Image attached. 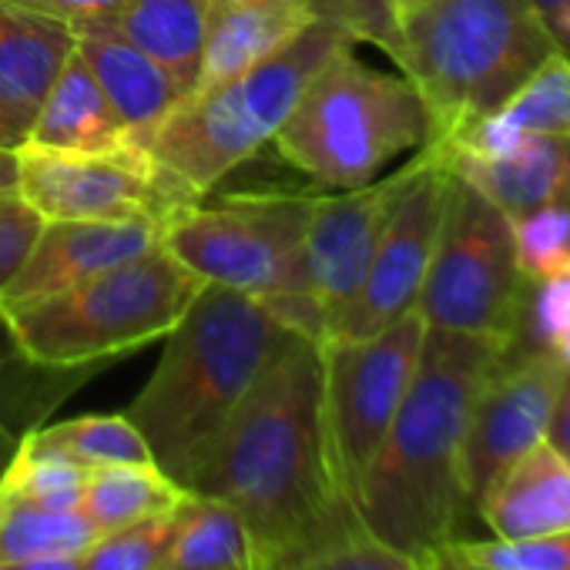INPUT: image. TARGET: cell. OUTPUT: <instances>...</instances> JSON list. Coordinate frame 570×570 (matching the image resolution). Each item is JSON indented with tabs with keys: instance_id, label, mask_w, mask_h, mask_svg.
<instances>
[{
	"instance_id": "f1b7e54d",
	"label": "cell",
	"mask_w": 570,
	"mask_h": 570,
	"mask_svg": "<svg viewBox=\"0 0 570 570\" xmlns=\"http://www.w3.org/2000/svg\"><path fill=\"white\" fill-rule=\"evenodd\" d=\"M88 473L91 470L78 466L75 460L35 450L21 440L4 473V483H0V500L28 503L41 510H78Z\"/></svg>"
},
{
	"instance_id": "7402d4cb",
	"label": "cell",
	"mask_w": 570,
	"mask_h": 570,
	"mask_svg": "<svg viewBox=\"0 0 570 570\" xmlns=\"http://www.w3.org/2000/svg\"><path fill=\"white\" fill-rule=\"evenodd\" d=\"M205 18L208 0H128L115 31L145 51L185 98L198 81Z\"/></svg>"
},
{
	"instance_id": "3957f363",
	"label": "cell",
	"mask_w": 570,
	"mask_h": 570,
	"mask_svg": "<svg viewBox=\"0 0 570 570\" xmlns=\"http://www.w3.org/2000/svg\"><path fill=\"white\" fill-rule=\"evenodd\" d=\"M289 336L296 333L268 306L212 282L165 336V353L125 416L181 490L191 493L225 423Z\"/></svg>"
},
{
	"instance_id": "836d02e7",
	"label": "cell",
	"mask_w": 570,
	"mask_h": 570,
	"mask_svg": "<svg viewBox=\"0 0 570 570\" xmlns=\"http://www.w3.org/2000/svg\"><path fill=\"white\" fill-rule=\"evenodd\" d=\"M570 330V272L533 282L527 289L520 340L523 346L550 350Z\"/></svg>"
},
{
	"instance_id": "8992f818",
	"label": "cell",
	"mask_w": 570,
	"mask_h": 570,
	"mask_svg": "<svg viewBox=\"0 0 570 570\" xmlns=\"http://www.w3.org/2000/svg\"><path fill=\"white\" fill-rule=\"evenodd\" d=\"M165 245L98 272L71 289L21 306H0L21 353L38 366H105L165 340L202 289Z\"/></svg>"
},
{
	"instance_id": "ee69618b",
	"label": "cell",
	"mask_w": 570,
	"mask_h": 570,
	"mask_svg": "<svg viewBox=\"0 0 570 570\" xmlns=\"http://www.w3.org/2000/svg\"><path fill=\"white\" fill-rule=\"evenodd\" d=\"M18 446H21V433H14L8 423H0V483H4V473H8Z\"/></svg>"
},
{
	"instance_id": "6da1fadb",
	"label": "cell",
	"mask_w": 570,
	"mask_h": 570,
	"mask_svg": "<svg viewBox=\"0 0 570 570\" xmlns=\"http://www.w3.org/2000/svg\"><path fill=\"white\" fill-rule=\"evenodd\" d=\"M191 493L225 500L255 563L282 567L360 527L340 493L320 423V343L289 336L225 423Z\"/></svg>"
},
{
	"instance_id": "c3c4849f",
	"label": "cell",
	"mask_w": 570,
	"mask_h": 570,
	"mask_svg": "<svg viewBox=\"0 0 570 570\" xmlns=\"http://www.w3.org/2000/svg\"><path fill=\"white\" fill-rule=\"evenodd\" d=\"M252 570H275V567H265V563H252Z\"/></svg>"
},
{
	"instance_id": "603a6c76",
	"label": "cell",
	"mask_w": 570,
	"mask_h": 570,
	"mask_svg": "<svg viewBox=\"0 0 570 570\" xmlns=\"http://www.w3.org/2000/svg\"><path fill=\"white\" fill-rule=\"evenodd\" d=\"M255 547L245 520L215 497L185 493L161 570H252Z\"/></svg>"
},
{
	"instance_id": "52a82bcc",
	"label": "cell",
	"mask_w": 570,
	"mask_h": 570,
	"mask_svg": "<svg viewBox=\"0 0 570 570\" xmlns=\"http://www.w3.org/2000/svg\"><path fill=\"white\" fill-rule=\"evenodd\" d=\"M343 45H356L353 35L320 18L268 61L181 98L155 131L148 155L195 198H208L225 175L275 141L309 78Z\"/></svg>"
},
{
	"instance_id": "30bf717a",
	"label": "cell",
	"mask_w": 570,
	"mask_h": 570,
	"mask_svg": "<svg viewBox=\"0 0 570 570\" xmlns=\"http://www.w3.org/2000/svg\"><path fill=\"white\" fill-rule=\"evenodd\" d=\"M426 323L413 309L366 340L320 343V423L330 473L353 507L413 383Z\"/></svg>"
},
{
	"instance_id": "b9f144b4",
	"label": "cell",
	"mask_w": 570,
	"mask_h": 570,
	"mask_svg": "<svg viewBox=\"0 0 570 570\" xmlns=\"http://www.w3.org/2000/svg\"><path fill=\"white\" fill-rule=\"evenodd\" d=\"M420 570H483V567H473V563H466L463 557H456V553H453V550L443 543L440 550H433L430 557H423Z\"/></svg>"
},
{
	"instance_id": "7bdbcfd3",
	"label": "cell",
	"mask_w": 570,
	"mask_h": 570,
	"mask_svg": "<svg viewBox=\"0 0 570 570\" xmlns=\"http://www.w3.org/2000/svg\"><path fill=\"white\" fill-rule=\"evenodd\" d=\"M18 151H0V198L4 195H18Z\"/></svg>"
},
{
	"instance_id": "5b68a950",
	"label": "cell",
	"mask_w": 570,
	"mask_h": 570,
	"mask_svg": "<svg viewBox=\"0 0 570 570\" xmlns=\"http://www.w3.org/2000/svg\"><path fill=\"white\" fill-rule=\"evenodd\" d=\"M343 45L303 88L275 135L278 155L333 191L376 181L430 141L426 108L403 75L380 71Z\"/></svg>"
},
{
	"instance_id": "ffe728a7",
	"label": "cell",
	"mask_w": 570,
	"mask_h": 570,
	"mask_svg": "<svg viewBox=\"0 0 570 570\" xmlns=\"http://www.w3.org/2000/svg\"><path fill=\"white\" fill-rule=\"evenodd\" d=\"M75 55V31L4 0L0 8V108L35 121L51 85Z\"/></svg>"
},
{
	"instance_id": "7c38bea8",
	"label": "cell",
	"mask_w": 570,
	"mask_h": 570,
	"mask_svg": "<svg viewBox=\"0 0 570 570\" xmlns=\"http://www.w3.org/2000/svg\"><path fill=\"white\" fill-rule=\"evenodd\" d=\"M18 195L45 222H165L198 202L151 155H75L18 148Z\"/></svg>"
},
{
	"instance_id": "d590c367",
	"label": "cell",
	"mask_w": 570,
	"mask_h": 570,
	"mask_svg": "<svg viewBox=\"0 0 570 570\" xmlns=\"http://www.w3.org/2000/svg\"><path fill=\"white\" fill-rule=\"evenodd\" d=\"M320 14L343 24L356 45H373L383 55H393L396 24L390 21L383 0H316Z\"/></svg>"
},
{
	"instance_id": "484cf974",
	"label": "cell",
	"mask_w": 570,
	"mask_h": 570,
	"mask_svg": "<svg viewBox=\"0 0 570 570\" xmlns=\"http://www.w3.org/2000/svg\"><path fill=\"white\" fill-rule=\"evenodd\" d=\"M28 446L75 460L85 470L121 466V463H155L145 436L125 413H88L61 423H41L21 436Z\"/></svg>"
},
{
	"instance_id": "44dd1931",
	"label": "cell",
	"mask_w": 570,
	"mask_h": 570,
	"mask_svg": "<svg viewBox=\"0 0 570 570\" xmlns=\"http://www.w3.org/2000/svg\"><path fill=\"white\" fill-rule=\"evenodd\" d=\"M28 145L51 148V151H75V155L141 151L115 118L111 105L105 101L98 81L91 78L88 65L78 58V51L68 58L65 71L58 75L48 98L41 101L28 131Z\"/></svg>"
},
{
	"instance_id": "7a4b0ae2",
	"label": "cell",
	"mask_w": 570,
	"mask_h": 570,
	"mask_svg": "<svg viewBox=\"0 0 570 570\" xmlns=\"http://www.w3.org/2000/svg\"><path fill=\"white\" fill-rule=\"evenodd\" d=\"M510 346L426 326L413 383L353 500L366 533L416 560L456 537L470 410Z\"/></svg>"
},
{
	"instance_id": "f546056e",
	"label": "cell",
	"mask_w": 570,
	"mask_h": 570,
	"mask_svg": "<svg viewBox=\"0 0 570 570\" xmlns=\"http://www.w3.org/2000/svg\"><path fill=\"white\" fill-rule=\"evenodd\" d=\"M178 527V507L101 533L81 557L85 570H161Z\"/></svg>"
},
{
	"instance_id": "f35d334b",
	"label": "cell",
	"mask_w": 570,
	"mask_h": 570,
	"mask_svg": "<svg viewBox=\"0 0 570 570\" xmlns=\"http://www.w3.org/2000/svg\"><path fill=\"white\" fill-rule=\"evenodd\" d=\"M0 570H85V557L81 553H45V557L0 560Z\"/></svg>"
},
{
	"instance_id": "ac0fdd59",
	"label": "cell",
	"mask_w": 570,
	"mask_h": 570,
	"mask_svg": "<svg viewBox=\"0 0 570 570\" xmlns=\"http://www.w3.org/2000/svg\"><path fill=\"white\" fill-rule=\"evenodd\" d=\"M476 517L500 540L570 530V463L547 440L537 443L487 487Z\"/></svg>"
},
{
	"instance_id": "4fadbf2b",
	"label": "cell",
	"mask_w": 570,
	"mask_h": 570,
	"mask_svg": "<svg viewBox=\"0 0 570 570\" xmlns=\"http://www.w3.org/2000/svg\"><path fill=\"white\" fill-rule=\"evenodd\" d=\"M446 188L450 165L443 151L436 145H423L416 151V171L376 242L363 285L326 340H366L416 309L446 205Z\"/></svg>"
},
{
	"instance_id": "277c9868",
	"label": "cell",
	"mask_w": 570,
	"mask_h": 570,
	"mask_svg": "<svg viewBox=\"0 0 570 570\" xmlns=\"http://www.w3.org/2000/svg\"><path fill=\"white\" fill-rule=\"evenodd\" d=\"M553 51L560 45L537 0H426L396 24L390 58L426 108V145H446Z\"/></svg>"
},
{
	"instance_id": "e0dca14e",
	"label": "cell",
	"mask_w": 570,
	"mask_h": 570,
	"mask_svg": "<svg viewBox=\"0 0 570 570\" xmlns=\"http://www.w3.org/2000/svg\"><path fill=\"white\" fill-rule=\"evenodd\" d=\"M75 51L88 65L91 78L98 81L105 101L111 105L115 118L121 121L135 148L148 151L155 131L181 101L175 81L115 28L75 35Z\"/></svg>"
},
{
	"instance_id": "74e56055",
	"label": "cell",
	"mask_w": 570,
	"mask_h": 570,
	"mask_svg": "<svg viewBox=\"0 0 570 570\" xmlns=\"http://www.w3.org/2000/svg\"><path fill=\"white\" fill-rule=\"evenodd\" d=\"M547 443L570 463V376H567V386L553 406V416H550V426H547Z\"/></svg>"
},
{
	"instance_id": "83f0119b",
	"label": "cell",
	"mask_w": 570,
	"mask_h": 570,
	"mask_svg": "<svg viewBox=\"0 0 570 570\" xmlns=\"http://www.w3.org/2000/svg\"><path fill=\"white\" fill-rule=\"evenodd\" d=\"M500 121L520 138L570 135V55L553 51L500 108Z\"/></svg>"
},
{
	"instance_id": "681fc988",
	"label": "cell",
	"mask_w": 570,
	"mask_h": 570,
	"mask_svg": "<svg viewBox=\"0 0 570 570\" xmlns=\"http://www.w3.org/2000/svg\"><path fill=\"white\" fill-rule=\"evenodd\" d=\"M0 8H4V0H0Z\"/></svg>"
},
{
	"instance_id": "2e32d148",
	"label": "cell",
	"mask_w": 570,
	"mask_h": 570,
	"mask_svg": "<svg viewBox=\"0 0 570 570\" xmlns=\"http://www.w3.org/2000/svg\"><path fill=\"white\" fill-rule=\"evenodd\" d=\"M320 18L316 0H208L202 68L188 95H202L268 61Z\"/></svg>"
},
{
	"instance_id": "ba28073f",
	"label": "cell",
	"mask_w": 570,
	"mask_h": 570,
	"mask_svg": "<svg viewBox=\"0 0 570 570\" xmlns=\"http://www.w3.org/2000/svg\"><path fill=\"white\" fill-rule=\"evenodd\" d=\"M530 282L517 262L513 218L450 171L446 205L416 313L430 330L517 343Z\"/></svg>"
},
{
	"instance_id": "f6af8a7d",
	"label": "cell",
	"mask_w": 570,
	"mask_h": 570,
	"mask_svg": "<svg viewBox=\"0 0 570 570\" xmlns=\"http://www.w3.org/2000/svg\"><path fill=\"white\" fill-rule=\"evenodd\" d=\"M426 0H383V8H386V14H390V21L393 24H400L406 14H413L416 8H423Z\"/></svg>"
},
{
	"instance_id": "60d3db41",
	"label": "cell",
	"mask_w": 570,
	"mask_h": 570,
	"mask_svg": "<svg viewBox=\"0 0 570 570\" xmlns=\"http://www.w3.org/2000/svg\"><path fill=\"white\" fill-rule=\"evenodd\" d=\"M547 24H550L553 38H557L560 51L570 55V0H557V4L550 8V14H547Z\"/></svg>"
},
{
	"instance_id": "d6a6232c",
	"label": "cell",
	"mask_w": 570,
	"mask_h": 570,
	"mask_svg": "<svg viewBox=\"0 0 570 570\" xmlns=\"http://www.w3.org/2000/svg\"><path fill=\"white\" fill-rule=\"evenodd\" d=\"M420 563L423 560L383 543L363 527H353L275 570H420Z\"/></svg>"
},
{
	"instance_id": "4dcf8cb0",
	"label": "cell",
	"mask_w": 570,
	"mask_h": 570,
	"mask_svg": "<svg viewBox=\"0 0 570 570\" xmlns=\"http://www.w3.org/2000/svg\"><path fill=\"white\" fill-rule=\"evenodd\" d=\"M513 242L520 272L530 285L570 272V205H540L517 215Z\"/></svg>"
},
{
	"instance_id": "e575fe53",
	"label": "cell",
	"mask_w": 570,
	"mask_h": 570,
	"mask_svg": "<svg viewBox=\"0 0 570 570\" xmlns=\"http://www.w3.org/2000/svg\"><path fill=\"white\" fill-rule=\"evenodd\" d=\"M41 228L45 218L21 195L0 198V296L24 268Z\"/></svg>"
},
{
	"instance_id": "bcb514c9",
	"label": "cell",
	"mask_w": 570,
	"mask_h": 570,
	"mask_svg": "<svg viewBox=\"0 0 570 570\" xmlns=\"http://www.w3.org/2000/svg\"><path fill=\"white\" fill-rule=\"evenodd\" d=\"M550 353H553V356H557V360L567 366V373H570V330H567V333H563V336H560V340L550 346Z\"/></svg>"
},
{
	"instance_id": "5bb4252c",
	"label": "cell",
	"mask_w": 570,
	"mask_h": 570,
	"mask_svg": "<svg viewBox=\"0 0 570 570\" xmlns=\"http://www.w3.org/2000/svg\"><path fill=\"white\" fill-rule=\"evenodd\" d=\"M567 366L537 346L513 343L483 380L463 440V500L476 510L487 487L527 450L547 440Z\"/></svg>"
},
{
	"instance_id": "d4e9b609",
	"label": "cell",
	"mask_w": 570,
	"mask_h": 570,
	"mask_svg": "<svg viewBox=\"0 0 570 570\" xmlns=\"http://www.w3.org/2000/svg\"><path fill=\"white\" fill-rule=\"evenodd\" d=\"M185 493L188 490H181L155 463H121V466H101L88 473L78 510L101 533H108V530L158 517L165 510H175L185 500Z\"/></svg>"
},
{
	"instance_id": "ab89813d",
	"label": "cell",
	"mask_w": 570,
	"mask_h": 570,
	"mask_svg": "<svg viewBox=\"0 0 570 570\" xmlns=\"http://www.w3.org/2000/svg\"><path fill=\"white\" fill-rule=\"evenodd\" d=\"M28 131H31L28 121H21L8 108H0V151H18V148H24L28 145Z\"/></svg>"
},
{
	"instance_id": "1f68e13d",
	"label": "cell",
	"mask_w": 570,
	"mask_h": 570,
	"mask_svg": "<svg viewBox=\"0 0 570 570\" xmlns=\"http://www.w3.org/2000/svg\"><path fill=\"white\" fill-rule=\"evenodd\" d=\"M456 557L483 570H570V530L523 540H460L446 543Z\"/></svg>"
},
{
	"instance_id": "8fae6325",
	"label": "cell",
	"mask_w": 570,
	"mask_h": 570,
	"mask_svg": "<svg viewBox=\"0 0 570 570\" xmlns=\"http://www.w3.org/2000/svg\"><path fill=\"white\" fill-rule=\"evenodd\" d=\"M413 171L416 151L393 175H380L376 181L350 191L316 195L293 275L282 296L268 303V309L293 333L313 343L330 336L333 323L363 285L376 242Z\"/></svg>"
},
{
	"instance_id": "d6986e66",
	"label": "cell",
	"mask_w": 570,
	"mask_h": 570,
	"mask_svg": "<svg viewBox=\"0 0 570 570\" xmlns=\"http://www.w3.org/2000/svg\"><path fill=\"white\" fill-rule=\"evenodd\" d=\"M443 158L453 175L493 198L510 218L540 205H570V135L527 138L507 158H466L450 151H443Z\"/></svg>"
},
{
	"instance_id": "9a60e30c",
	"label": "cell",
	"mask_w": 570,
	"mask_h": 570,
	"mask_svg": "<svg viewBox=\"0 0 570 570\" xmlns=\"http://www.w3.org/2000/svg\"><path fill=\"white\" fill-rule=\"evenodd\" d=\"M161 245L158 222H45L24 268L0 296V306H21L108 272Z\"/></svg>"
},
{
	"instance_id": "9c48e42d",
	"label": "cell",
	"mask_w": 570,
	"mask_h": 570,
	"mask_svg": "<svg viewBox=\"0 0 570 570\" xmlns=\"http://www.w3.org/2000/svg\"><path fill=\"white\" fill-rule=\"evenodd\" d=\"M316 195H225L175 212L161 245L202 282L245 293L262 306L275 303L293 275Z\"/></svg>"
},
{
	"instance_id": "cb8c5ba5",
	"label": "cell",
	"mask_w": 570,
	"mask_h": 570,
	"mask_svg": "<svg viewBox=\"0 0 570 570\" xmlns=\"http://www.w3.org/2000/svg\"><path fill=\"white\" fill-rule=\"evenodd\" d=\"M101 366H38L31 363L8 320L0 316V423H8L14 433H28L41 426L71 393H78Z\"/></svg>"
},
{
	"instance_id": "8d00e7d4",
	"label": "cell",
	"mask_w": 570,
	"mask_h": 570,
	"mask_svg": "<svg viewBox=\"0 0 570 570\" xmlns=\"http://www.w3.org/2000/svg\"><path fill=\"white\" fill-rule=\"evenodd\" d=\"M28 11H38L45 18H55L68 24L75 35L95 31V28H115L128 0H11Z\"/></svg>"
},
{
	"instance_id": "4316f807",
	"label": "cell",
	"mask_w": 570,
	"mask_h": 570,
	"mask_svg": "<svg viewBox=\"0 0 570 570\" xmlns=\"http://www.w3.org/2000/svg\"><path fill=\"white\" fill-rule=\"evenodd\" d=\"M101 530L81 510H41L0 500V560L85 553Z\"/></svg>"
},
{
	"instance_id": "7dc6e473",
	"label": "cell",
	"mask_w": 570,
	"mask_h": 570,
	"mask_svg": "<svg viewBox=\"0 0 570 570\" xmlns=\"http://www.w3.org/2000/svg\"><path fill=\"white\" fill-rule=\"evenodd\" d=\"M537 4H540V11H543V18L550 14V8L557 4V0H537Z\"/></svg>"
}]
</instances>
